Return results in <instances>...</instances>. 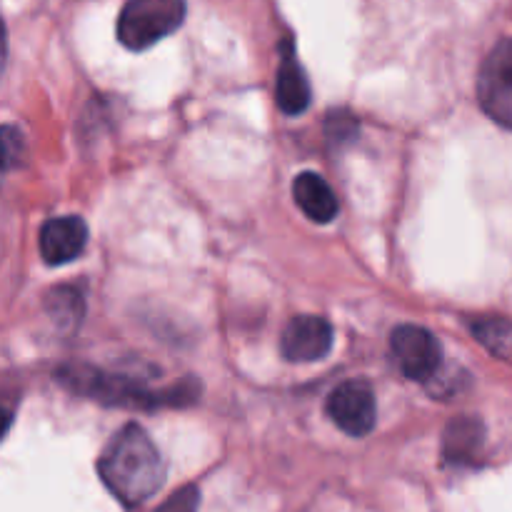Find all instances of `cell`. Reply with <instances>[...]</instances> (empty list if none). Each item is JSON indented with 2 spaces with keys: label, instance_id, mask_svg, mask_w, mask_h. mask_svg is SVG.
Listing matches in <instances>:
<instances>
[{
  "label": "cell",
  "instance_id": "1",
  "mask_svg": "<svg viewBox=\"0 0 512 512\" xmlns=\"http://www.w3.org/2000/svg\"><path fill=\"white\" fill-rule=\"evenodd\" d=\"M98 473L120 503L135 508L163 488L165 460L145 428L128 423L105 445Z\"/></svg>",
  "mask_w": 512,
  "mask_h": 512
},
{
  "label": "cell",
  "instance_id": "2",
  "mask_svg": "<svg viewBox=\"0 0 512 512\" xmlns=\"http://www.w3.org/2000/svg\"><path fill=\"white\" fill-rule=\"evenodd\" d=\"M55 380L75 395L95 400L108 408L128 410H158V408H185L195 403L200 395V385L195 380H183L170 388H150L143 380L130 375L108 373L93 365H63L55 373Z\"/></svg>",
  "mask_w": 512,
  "mask_h": 512
},
{
  "label": "cell",
  "instance_id": "3",
  "mask_svg": "<svg viewBox=\"0 0 512 512\" xmlns=\"http://www.w3.org/2000/svg\"><path fill=\"white\" fill-rule=\"evenodd\" d=\"M185 0H128L118 15V40L128 50H148L183 25Z\"/></svg>",
  "mask_w": 512,
  "mask_h": 512
},
{
  "label": "cell",
  "instance_id": "4",
  "mask_svg": "<svg viewBox=\"0 0 512 512\" xmlns=\"http://www.w3.org/2000/svg\"><path fill=\"white\" fill-rule=\"evenodd\" d=\"M478 100L488 118L512 130V38L500 40L480 65Z\"/></svg>",
  "mask_w": 512,
  "mask_h": 512
},
{
  "label": "cell",
  "instance_id": "5",
  "mask_svg": "<svg viewBox=\"0 0 512 512\" xmlns=\"http://www.w3.org/2000/svg\"><path fill=\"white\" fill-rule=\"evenodd\" d=\"M390 350L405 378L415 383L433 380L443 363L440 343L428 328H420V325H398L390 333Z\"/></svg>",
  "mask_w": 512,
  "mask_h": 512
},
{
  "label": "cell",
  "instance_id": "6",
  "mask_svg": "<svg viewBox=\"0 0 512 512\" xmlns=\"http://www.w3.org/2000/svg\"><path fill=\"white\" fill-rule=\"evenodd\" d=\"M330 420L338 425L350 438H365L375 428L378 420V405H375V390L368 380H348L340 383L325 403Z\"/></svg>",
  "mask_w": 512,
  "mask_h": 512
},
{
  "label": "cell",
  "instance_id": "7",
  "mask_svg": "<svg viewBox=\"0 0 512 512\" xmlns=\"http://www.w3.org/2000/svg\"><path fill=\"white\" fill-rule=\"evenodd\" d=\"M333 325L320 315H295L280 335V353L288 363H318L333 350Z\"/></svg>",
  "mask_w": 512,
  "mask_h": 512
},
{
  "label": "cell",
  "instance_id": "8",
  "mask_svg": "<svg viewBox=\"0 0 512 512\" xmlns=\"http://www.w3.org/2000/svg\"><path fill=\"white\" fill-rule=\"evenodd\" d=\"M88 245V225L80 215H63V218H50L40 228L38 248L40 258L48 265H68L80 258Z\"/></svg>",
  "mask_w": 512,
  "mask_h": 512
},
{
  "label": "cell",
  "instance_id": "9",
  "mask_svg": "<svg viewBox=\"0 0 512 512\" xmlns=\"http://www.w3.org/2000/svg\"><path fill=\"white\" fill-rule=\"evenodd\" d=\"M313 90L310 80L300 60L295 58L293 45L283 48V60H280L278 78H275V103L285 115H303L310 108Z\"/></svg>",
  "mask_w": 512,
  "mask_h": 512
},
{
  "label": "cell",
  "instance_id": "10",
  "mask_svg": "<svg viewBox=\"0 0 512 512\" xmlns=\"http://www.w3.org/2000/svg\"><path fill=\"white\" fill-rule=\"evenodd\" d=\"M293 198L295 205H298L313 223H333L335 215H338L340 210L335 190L330 188V183L323 175L313 173V170H305V173L295 175Z\"/></svg>",
  "mask_w": 512,
  "mask_h": 512
},
{
  "label": "cell",
  "instance_id": "11",
  "mask_svg": "<svg viewBox=\"0 0 512 512\" xmlns=\"http://www.w3.org/2000/svg\"><path fill=\"white\" fill-rule=\"evenodd\" d=\"M485 425L473 415H460L445 428L443 458L450 465H475L483 455Z\"/></svg>",
  "mask_w": 512,
  "mask_h": 512
},
{
  "label": "cell",
  "instance_id": "12",
  "mask_svg": "<svg viewBox=\"0 0 512 512\" xmlns=\"http://www.w3.org/2000/svg\"><path fill=\"white\" fill-rule=\"evenodd\" d=\"M48 313L53 315L55 320H60V323L70 320V323L75 325L80 318H83V298H80V293L75 288L50 290Z\"/></svg>",
  "mask_w": 512,
  "mask_h": 512
},
{
  "label": "cell",
  "instance_id": "13",
  "mask_svg": "<svg viewBox=\"0 0 512 512\" xmlns=\"http://www.w3.org/2000/svg\"><path fill=\"white\" fill-rule=\"evenodd\" d=\"M325 133H328L333 143L345 145L358 138L360 123L348 110H333V113H328V120H325Z\"/></svg>",
  "mask_w": 512,
  "mask_h": 512
},
{
  "label": "cell",
  "instance_id": "14",
  "mask_svg": "<svg viewBox=\"0 0 512 512\" xmlns=\"http://www.w3.org/2000/svg\"><path fill=\"white\" fill-rule=\"evenodd\" d=\"M200 505V490L195 485H185V488L175 490L163 505L155 512H198Z\"/></svg>",
  "mask_w": 512,
  "mask_h": 512
},
{
  "label": "cell",
  "instance_id": "15",
  "mask_svg": "<svg viewBox=\"0 0 512 512\" xmlns=\"http://www.w3.org/2000/svg\"><path fill=\"white\" fill-rule=\"evenodd\" d=\"M3 158H5V170H10L15 165V160L20 158V148H23V140L15 133L13 125H5L3 128Z\"/></svg>",
  "mask_w": 512,
  "mask_h": 512
}]
</instances>
